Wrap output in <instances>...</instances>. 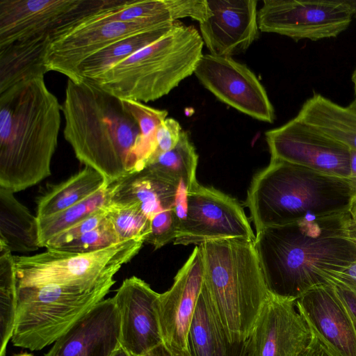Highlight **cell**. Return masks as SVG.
Returning a JSON list of instances; mask_svg holds the SVG:
<instances>
[{
	"label": "cell",
	"instance_id": "6da1fadb",
	"mask_svg": "<svg viewBox=\"0 0 356 356\" xmlns=\"http://www.w3.org/2000/svg\"><path fill=\"white\" fill-rule=\"evenodd\" d=\"M349 211L307 216L256 233L254 248L270 293L296 300L356 261Z\"/></svg>",
	"mask_w": 356,
	"mask_h": 356
},
{
	"label": "cell",
	"instance_id": "7a4b0ae2",
	"mask_svg": "<svg viewBox=\"0 0 356 356\" xmlns=\"http://www.w3.org/2000/svg\"><path fill=\"white\" fill-rule=\"evenodd\" d=\"M61 105L44 76L0 93V187L19 192L51 175Z\"/></svg>",
	"mask_w": 356,
	"mask_h": 356
},
{
	"label": "cell",
	"instance_id": "3957f363",
	"mask_svg": "<svg viewBox=\"0 0 356 356\" xmlns=\"http://www.w3.org/2000/svg\"><path fill=\"white\" fill-rule=\"evenodd\" d=\"M60 108L65 139L81 163L101 173L108 186L134 172L140 131L120 99L68 79Z\"/></svg>",
	"mask_w": 356,
	"mask_h": 356
},
{
	"label": "cell",
	"instance_id": "277c9868",
	"mask_svg": "<svg viewBox=\"0 0 356 356\" xmlns=\"http://www.w3.org/2000/svg\"><path fill=\"white\" fill-rule=\"evenodd\" d=\"M355 194L350 179L270 158L253 177L245 203L257 233L307 216L348 211Z\"/></svg>",
	"mask_w": 356,
	"mask_h": 356
},
{
	"label": "cell",
	"instance_id": "5b68a950",
	"mask_svg": "<svg viewBox=\"0 0 356 356\" xmlns=\"http://www.w3.org/2000/svg\"><path fill=\"white\" fill-rule=\"evenodd\" d=\"M199 247L204 266L203 286L218 324L229 342L245 341L270 295L254 241L225 238Z\"/></svg>",
	"mask_w": 356,
	"mask_h": 356
},
{
	"label": "cell",
	"instance_id": "8992f818",
	"mask_svg": "<svg viewBox=\"0 0 356 356\" xmlns=\"http://www.w3.org/2000/svg\"><path fill=\"white\" fill-rule=\"evenodd\" d=\"M204 42L193 26L177 22L165 35L113 65L81 81L120 99L155 101L194 74Z\"/></svg>",
	"mask_w": 356,
	"mask_h": 356
},
{
	"label": "cell",
	"instance_id": "52a82bcc",
	"mask_svg": "<svg viewBox=\"0 0 356 356\" xmlns=\"http://www.w3.org/2000/svg\"><path fill=\"white\" fill-rule=\"evenodd\" d=\"M115 283L94 289L56 284L18 287L13 344L40 350L54 343L103 300Z\"/></svg>",
	"mask_w": 356,
	"mask_h": 356
},
{
	"label": "cell",
	"instance_id": "ba28073f",
	"mask_svg": "<svg viewBox=\"0 0 356 356\" xmlns=\"http://www.w3.org/2000/svg\"><path fill=\"white\" fill-rule=\"evenodd\" d=\"M145 242L132 238L85 254L47 249L31 256H14L18 287L56 284L94 289L115 282V274Z\"/></svg>",
	"mask_w": 356,
	"mask_h": 356
},
{
	"label": "cell",
	"instance_id": "9c48e42d",
	"mask_svg": "<svg viewBox=\"0 0 356 356\" xmlns=\"http://www.w3.org/2000/svg\"><path fill=\"white\" fill-rule=\"evenodd\" d=\"M113 0H0V46L29 40L51 44Z\"/></svg>",
	"mask_w": 356,
	"mask_h": 356
},
{
	"label": "cell",
	"instance_id": "30bf717a",
	"mask_svg": "<svg viewBox=\"0 0 356 356\" xmlns=\"http://www.w3.org/2000/svg\"><path fill=\"white\" fill-rule=\"evenodd\" d=\"M257 19L261 32L317 41L337 37L353 18L348 0H264Z\"/></svg>",
	"mask_w": 356,
	"mask_h": 356
},
{
	"label": "cell",
	"instance_id": "8fae6325",
	"mask_svg": "<svg viewBox=\"0 0 356 356\" xmlns=\"http://www.w3.org/2000/svg\"><path fill=\"white\" fill-rule=\"evenodd\" d=\"M225 238L254 241L255 235L236 199L198 184L188 191L186 216L180 224L174 244L199 245Z\"/></svg>",
	"mask_w": 356,
	"mask_h": 356
},
{
	"label": "cell",
	"instance_id": "7c38bea8",
	"mask_svg": "<svg viewBox=\"0 0 356 356\" xmlns=\"http://www.w3.org/2000/svg\"><path fill=\"white\" fill-rule=\"evenodd\" d=\"M265 138L271 159L349 179L350 149L296 116Z\"/></svg>",
	"mask_w": 356,
	"mask_h": 356
},
{
	"label": "cell",
	"instance_id": "4fadbf2b",
	"mask_svg": "<svg viewBox=\"0 0 356 356\" xmlns=\"http://www.w3.org/2000/svg\"><path fill=\"white\" fill-rule=\"evenodd\" d=\"M200 82L219 100L258 120L273 123L275 109L256 75L232 57L203 54L195 70Z\"/></svg>",
	"mask_w": 356,
	"mask_h": 356
},
{
	"label": "cell",
	"instance_id": "5bb4252c",
	"mask_svg": "<svg viewBox=\"0 0 356 356\" xmlns=\"http://www.w3.org/2000/svg\"><path fill=\"white\" fill-rule=\"evenodd\" d=\"M204 282V266L199 245L179 270L171 287L159 293L156 302L163 343L176 356L190 355L189 327Z\"/></svg>",
	"mask_w": 356,
	"mask_h": 356
},
{
	"label": "cell",
	"instance_id": "9a60e30c",
	"mask_svg": "<svg viewBox=\"0 0 356 356\" xmlns=\"http://www.w3.org/2000/svg\"><path fill=\"white\" fill-rule=\"evenodd\" d=\"M97 14L51 44L45 58L48 71L69 78L83 60L102 48L129 35L168 24L146 19L102 21L95 18Z\"/></svg>",
	"mask_w": 356,
	"mask_h": 356
},
{
	"label": "cell",
	"instance_id": "2e32d148",
	"mask_svg": "<svg viewBox=\"0 0 356 356\" xmlns=\"http://www.w3.org/2000/svg\"><path fill=\"white\" fill-rule=\"evenodd\" d=\"M296 303L312 334L331 356H356V324L330 284L312 287Z\"/></svg>",
	"mask_w": 356,
	"mask_h": 356
},
{
	"label": "cell",
	"instance_id": "e0dca14e",
	"mask_svg": "<svg viewBox=\"0 0 356 356\" xmlns=\"http://www.w3.org/2000/svg\"><path fill=\"white\" fill-rule=\"evenodd\" d=\"M312 337L296 300L270 293L250 335L253 356H301Z\"/></svg>",
	"mask_w": 356,
	"mask_h": 356
},
{
	"label": "cell",
	"instance_id": "ac0fdd59",
	"mask_svg": "<svg viewBox=\"0 0 356 356\" xmlns=\"http://www.w3.org/2000/svg\"><path fill=\"white\" fill-rule=\"evenodd\" d=\"M159 293L136 276L125 279L113 297L120 316V344L141 356L163 343L156 302Z\"/></svg>",
	"mask_w": 356,
	"mask_h": 356
},
{
	"label": "cell",
	"instance_id": "d6986e66",
	"mask_svg": "<svg viewBox=\"0 0 356 356\" xmlns=\"http://www.w3.org/2000/svg\"><path fill=\"white\" fill-rule=\"evenodd\" d=\"M207 1L210 15L200 23V31L209 54L232 57L259 38L257 1Z\"/></svg>",
	"mask_w": 356,
	"mask_h": 356
},
{
	"label": "cell",
	"instance_id": "ffe728a7",
	"mask_svg": "<svg viewBox=\"0 0 356 356\" xmlns=\"http://www.w3.org/2000/svg\"><path fill=\"white\" fill-rule=\"evenodd\" d=\"M120 346V313L109 298L79 319L44 356H111Z\"/></svg>",
	"mask_w": 356,
	"mask_h": 356
},
{
	"label": "cell",
	"instance_id": "44dd1931",
	"mask_svg": "<svg viewBox=\"0 0 356 356\" xmlns=\"http://www.w3.org/2000/svg\"><path fill=\"white\" fill-rule=\"evenodd\" d=\"M110 204L137 206L151 220L158 213L173 208L177 187L147 168L108 186Z\"/></svg>",
	"mask_w": 356,
	"mask_h": 356
},
{
	"label": "cell",
	"instance_id": "7402d4cb",
	"mask_svg": "<svg viewBox=\"0 0 356 356\" xmlns=\"http://www.w3.org/2000/svg\"><path fill=\"white\" fill-rule=\"evenodd\" d=\"M296 117L324 134L356 150V106H343L314 92L302 105Z\"/></svg>",
	"mask_w": 356,
	"mask_h": 356
},
{
	"label": "cell",
	"instance_id": "603a6c76",
	"mask_svg": "<svg viewBox=\"0 0 356 356\" xmlns=\"http://www.w3.org/2000/svg\"><path fill=\"white\" fill-rule=\"evenodd\" d=\"M177 22L135 33L114 42L83 60L68 79L81 81L104 73L137 51L160 39Z\"/></svg>",
	"mask_w": 356,
	"mask_h": 356
},
{
	"label": "cell",
	"instance_id": "cb8c5ba5",
	"mask_svg": "<svg viewBox=\"0 0 356 356\" xmlns=\"http://www.w3.org/2000/svg\"><path fill=\"white\" fill-rule=\"evenodd\" d=\"M0 187V242L11 252H32L40 247L37 216Z\"/></svg>",
	"mask_w": 356,
	"mask_h": 356
},
{
	"label": "cell",
	"instance_id": "d4e9b609",
	"mask_svg": "<svg viewBox=\"0 0 356 356\" xmlns=\"http://www.w3.org/2000/svg\"><path fill=\"white\" fill-rule=\"evenodd\" d=\"M108 186L104 176L96 170L84 168L67 180L51 186L37 200L36 216L47 217L60 212L92 196Z\"/></svg>",
	"mask_w": 356,
	"mask_h": 356
},
{
	"label": "cell",
	"instance_id": "484cf974",
	"mask_svg": "<svg viewBox=\"0 0 356 356\" xmlns=\"http://www.w3.org/2000/svg\"><path fill=\"white\" fill-rule=\"evenodd\" d=\"M197 162L198 155L189 134L182 131L173 149L160 154L145 168L176 186L184 183L190 191L199 184L196 179Z\"/></svg>",
	"mask_w": 356,
	"mask_h": 356
},
{
	"label": "cell",
	"instance_id": "4316f807",
	"mask_svg": "<svg viewBox=\"0 0 356 356\" xmlns=\"http://www.w3.org/2000/svg\"><path fill=\"white\" fill-rule=\"evenodd\" d=\"M226 340L202 285L188 331L189 352L191 356H216Z\"/></svg>",
	"mask_w": 356,
	"mask_h": 356
},
{
	"label": "cell",
	"instance_id": "83f0119b",
	"mask_svg": "<svg viewBox=\"0 0 356 356\" xmlns=\"http://www.w3.org/2000/svg\"><path fill=\"white\" fill-rule=\"evenodd\" d=\"M17 279L14 256L0 242V356H5L6 347L15 328L17 307Z\"/></svg>",
	"mask_w": 356,
	"mask_h": 356
},
{
	"label": "cell",
	"instance_id": "f1b7e54d",
	"mask_svg": "<svg viewBox=\"0 0 356 356\" xmlns=\"http://www.w3.org/2000/svg\"><path fill=\"white\" fill-rule=\"evenodd\" d=\"M123 107L137 122L140 136L134 149V172L142 170L155 149V134L168 116L166 110L154 108L142 102L120 99Z\"/></svg>",
	"mask_w": 356,
	"mask_h": 356
},
{
	"label": "cell",
	"instance_id": "f546056e",
	"mask_svg": "<svg viewBox=\"0 0 356 356\" xmlns=\"http://www.w3.org/2000/svg\"><path fill=\"white\" fill-rule=\"evenodd\" d=\"M109 197V187L106 186L85 200L60 212L38 218L40 247L44 248L50 238L104 208L108 203Z\"/></svg>",
	"mask_w": 356,
	"mask_h": 356
},
{
	"label": "cell",
	"instance_id": "4dcf8cb0",
	"mask_svg": "<svg viewBox=\"0 0 356 356\" xmlns=\"http://www.w3.org/2000/svg\"><path fill=\"white\" fill-rule=\"evenodd\" d=\"M106 218L120 241L132 238L146 240L150 233V220L135 205L108 203Z\"/></svg>",
	"mask_w": 356,
	"mask_h": 356
},
{
	"label": "cell",
	"instance_id": "1f68e13d",
	"mask_svg": "<svg viewBox=\"0 0 356 356\" xmlns=\"http://www.w3.org/2000/svg\"><path fill=\"white\" fill-rule=\"evenodd\" d=\"M122 241L106 218V220L98 227L53 250L85 254L108 248Z\"/></svg>",
	"mask_w": 356,
	"mask_h": 356
},
{
	"label": "cell",
	"instance_id": "d6a6232c",
	"mask_svg": "<svg viewBox=\"0 0 356 356\" xmlns=\"http://www.w3.org/2000/svg\"><path fill=\"white\" fill-rule=\"evenodd\" d=\"M179 221L173 208L163 210L150 220V233L145 242L155 250L175 240L179 229Z\"/></svg>",
	"mask_w": 356,
	"mask_h": 356
},
{
	"label": "cell",
	"instance_id": "836d02e7",
	"mask_svg": "<svg viewBox=\"0 0 356 356\" xmlns=\"http://www.w3.org/2000/svg\"><path fill=\"white\" fill-rule=\"evenodd\" d=\"M106 219V213L104 207L50 238L44 248L47 250H54L65 243L78 238L86 233L100 226Z\"/></svg>",
	"mask_w": 356,
	"mask_h": 356
},
{
	"label": "cell",
	"instance_id": "e575fe53",
	"mask_svg": "<svg viewBox=\"0 0 356 356\" xmlns=\"http://www.w3.org/2000/svg\"><path fill=\"white\" fill-rule=\"evenodd\" d=\"M181 132V127L176 120L166 118L156 129L155 149L147 165L160 154L173 149L178 143Z\"/></svg>",
	"mask_w": 356,
	"mask_h": 356
},
{
	"label": "cell",
	"instance_id": "d590c367",
	"mask_svg": "<svg viewBox=\"0 0 356 356\" xmlns=\"http://www.w3.org/2000/svg\"><path fill=\"white\" fill-rule=\"evenodd\" d=\"M216 356H253L250 336L245 341H225L218 350Z\"/></svg>",
	"mask_w": 356,
	"mask_h": 356
},
{
	"label": "cell",
	"instance_id": "8d00e7d4",
	"mask_svg": "<svg viewBox=\"0 0 356 356\" xmlns=\"http://www.w3.org/2000/svg\"><path fill=\"white\" fill-rule=\"evenodd\" d=\"M354 238V237H353ZM356 241V238H354ZM328 281L339 282L350 289L356 296V261L349 267L341 272H333L325 277Z\"/></svg>",
	"mask_w": 356,
	"mask_h": 356
},
{
	"label": "cell",
	"instance_id": "74e56055",
	"mask_svg": "<svg viewBox=\"0 0 356 356\" xmlns=\"http://www.w3.org/2000/svg\"><path fill=\"white\" fill-rule=\"evenodd\" d=\"M302 356H331L325 349L318 339L313 335V337L308 347Z\"/></svg>",
	"mask_w": 356,
	"mask_h": 356
},
{
	"label": "cell",
	"instance_id": "f35d334b",
	"mask_svg": "<svg viewBox=\"0 0 356 356\" xmlns=\"http://www.w3.org/2000/svg\"><path fill=\"white\" fill-rule=\"evenodd\" d=\"M141 356H176L172 354L170 350L165 346L162 343L158 346L154 348L147 353ZM184 356H191V355H187Z\"/></svg>",
	"mask_w": 356,
	"mask_h": 356
},
{
	"label": "cell",
	"instance_id": "ab89813d",
	"mask_svg": "<svg viewBox=\"0 0 356 356\" xmlns=\"http://www.w3.org/2000/svg\"><path fill=\"white\" fill-rule=\"evenodd\" d=\"M350 175L349 179L356 186V150L350 149Z\"/></svg>",
	"mask_w": 356,
	"mask_h": 356
},
{
	"label": "cell",
	"instance_id": "60d3db41",
	"mask_svg": "<svg viewBox=\"0 0 356 356\" xmlns=\"http://www.w3.org/2000/svg\"><path fill=\"white\" fill-rule=\"evenodd\" d=\"M348 211L350 214L352 220L356 222V194L351 201Z\"/></svg>",
	"mask_w": 356,
	"mask_h": 356
},
{
	"label": "cell",
	"instance_id": "b9f144b4",
	"mask_svg": "<svg viewBox=\"0 0 356 356\" xmlns=\"http://www.w3.org/2000/svg\"><path fill=\"white\" fill-rule=\"evenodd\" d=\"M111 356H132L125 349L120 346Z\"/></svg>",
	"mask_w": 356,
	"mask_h": 356
},
{
	"label": "cell",
	"instance_id": "7bdbcfd3",
	"mask_svg": "<svg viewBox=\"0 0 356 356\" xmlns=\"http://www.w3.org/2000/svg\"><path fill=\"white\" fill-rule=\"evenodd\" d=\"M353 18H356V0H348Z\"/></svg>",
	"mask_w": 356,
	"mask_h": 356
},
{
	"label": "cell",
	"instance_id": "ee69618b",
	"mask_svg": "<svg viewBox=\"0 0 356 356\" xmlns=\"http://www.w3.org/2000/svg\"><path fill=\"white\" fill-rule=\"evenodd\" d=\"M351 81L353 85L354 94L356 96V67L355 68V70H353V72L352 73Z\"/></svg>",
	"mask_w": 356,
	"mask_h": 356
},
{
	"label": "cell",
	"instance_id": "f6af8a7d",
	"mask_svg": "<svg viewBox=\"0 0 356 356\" xmlns=\"http://www.w3.org/2000/svg\"><path fill=\"white\" fill-rule=\"evenodd\" d=\"M13 356H34L33 355H32L31 353H19V354H17V355H14Z\"/></svg>",
	"mask_w": 356,
	"mask_h": 356
},
{
	"label": "cell",
	"instance_id": "bcb514c9",
	"mask_svg": "<svg viewBox=\"0 0 356 356\" xmlns=\"http://www.w3.org/2000/svg\"><path fill=\"white\" fill-rule=\"evenodd\" d=\"M352 103L356 106V99H354Z\"/></svg>",
	"mask_w": 356,
	"mask_h": 356
},
{
	"label": "cell",
	"instance_id": "7dc6e473",
	"mask_svg": "<svg viewBox=\"0 0 356 356\" xmlns=\"http://www.w3.org/2000/svg\"><path fill=\"white\" fill-rule=\"evenodd\" d=\"M355 227H356V222H355Z\"/></svg>",
	"mask_w": 356,
	"mask_h": 356
},
{
	"label": "cell",
	"instance_id": "c3c4849f",
	"mask_svg": "<svg viewBox=\"0 0 356 356\" xmlns=\"http://www.w3.org/2000/svg\"><path fill=\"white\" fill-rule=\"evenodd\" d=\"M302 356V355H301Z\"/></svg>",
	"mask_w": 356,
	"mask_h": 356
}]
</instances>
